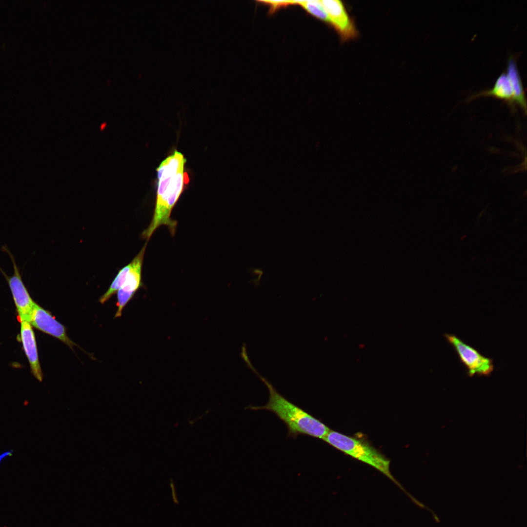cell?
<instances>
[{
	"label": "cell",
	"mask_w": 527,
	"mask_h": 527,
	"mask_svg": "<svg viewBox=\"0 0 527 527\" xmlns=\"http://www.w3.org/2000/svg\"><path fill=\"white\" fill-rule=\"evenodd\" d=\"M30 323L36 328L59 339L71 348L77 345L68 337L64 325L57 321L50 312L37 303L32 309Z\"/></svg>",
	"instance_id": "obj_8"
},
{
	"label": "cell",
	"mask_w": 527,
	"mask_h": 527,
	"mask_svg": "<svg viewBox=\"0 0 527 527\" xmlns=\"http://www.w3.org/2000/svg\"><path fill=\"white\" fill-rule=\"evenodd\" d=\"M186 162L183 155L175 150L157 168L158 180L156 205L152 221L142 233L143 238L148 240L162 225L167 226L171 235L175 233L177 223L171 219L170 215L183 189Z\"/></svg>",
	"instance_id": "obj_1"
},
{
	"label": "cell",
	"mask_w": 527,
	"mask_h": 527,
	"mask_svg": "<svg viewBox=\"0 0 527 527\" xmlns=\"http://www.w3.org/2000/svg\"><path fill=\"white\" fill-rule=\"evenodd\" d=\"M513 89V103L514 106L518 104L527 113V101L525 90L522 83L517 64L516 58L513 55H510L507 60V72Z\"/></svg>",
	"instance_id": "obj_11"
},
{
	"label": "cell",
	"mask_w": 527,
	"mask_h": 527,
	"mask_svg": "<svg viewBox=\"0 0 527 527\" xmlns=\"http://www.w3.org/2000/svg\"><path fill=\"white\" fill-rule=\"evenodd\" d=\"M481 96H492L504 100L511 107H514L513 103V89L509 79L505 71L498 77L491 88L473 94L468 97L466 100L469 101Z\"/></svg>",
	"instance_id": "obj_10"
},
{
	"label": "cell",
	"mask_w": 527,
	"mask_h": 527,
	"mask_svg": "<svg viewBox=\"0 0 527 527\" xmlns=\"http://www.w3.org/2000/svg\"><path fill=\"white\" fill-rule=\"evenodd\" d=\"M1 250L7 253L11 260L13 274L12 276H8L1 267L0 272L8 283L20 322L25 321L30 323L31 312L36 303L31 298L22 281L21 275L13 254L5 245L2 246Z\"/></svg>",
	"instance_id": "obj_5"
},
{
	"label": "cell",
	"mask_w": 527,
	"mask_h": 527,
	"mask_svg": "<svg viewBox=\"0 0 527 527\" xmlns=\"http://www.w3.org/2000/svg\"><path fill=\"white\" fill-rule=\"evenodd\" d=\"M327 13L329 24L340 35L343 41L356 38L358 35L353 20L348 15L343 4L339 0H320Z\"/></svg>",
	"instance_id": "obj_6"
},
{
	"label": "cell",
	"mask_w": 527,
	"mask_h": 527,
	"mask_svg": "<svg viewBox=\"0 0 527 527\" xmlns=\"http://www.w3.org/2000/svg\"><path fill=\"white\" fill-rule=\"evenodd\" d=\"M13 451L12 450H8L2 452L0 454V464L1 463L2 460L8 456H11L12 455Z\"/></svg>",
	"instance_id": "obj_15"
},
{
	"label": "cell",
	"mask_w": 527,
	"mask_h": 527,
	"mask_svg": "<svg viewBox=\"0 0 527 527\" xmlns=\"http://www.w3.org/2000/svg\"><path fill=\"white\" fill-rule=\"evenodd\" d=\"M20 336L31 372L34 377L41 382L43 375L38 357L35 336L32 325L29 322H20Z\"/></svg>",
	"instance_id": "obj_9"
},
{
	"label": "cell",
	"mask_w": 527,
	"mask_h": 527,
	"mask_svg": "<svg viewBox=\"0 0 527 527\" xmlns=\"http://www.w3.org/2000/svg\"><path fill=\"white\" fill-rule=\"evenodd\" d=\"M432 515H433V517L434 518V519L435 521L437 523H440L441 522V521L440 520V519H439V517L437 516V515H436L435 513H434Z\"/></svg>",
	"instance_id": "obj_16"
},
{
	"label": "cell",
	"mask_w": 527,
	"mask_h": 527,
	"mask_svg": "<svg viewBox=\"0 0 527 527\" xmlns=\"http://www.w3.org/2000/svg\"><path fill=\"white\" fill-rule=\"evenodd\" d=\"M147 243L130 263L131 267L122 285L117 291L118 310L115 317L122 316V311L127 303L142 284V268Z\"/></svg>",
	"instance_id": "obj_7"
},
{
	"label": "cell",
	"mask_w": 527,
	"mask_h": 527,
	"mask_svg": "<svg viewBox=\"0 0 527 527\" xmlns=\"http://www.w3.org/2000/svg\"><path fill=\"white\" fill-rule=\"evenodd\" d=\"M295 4L300 5L313 16L329 24L328 15L320 0H295Z\"/></svg>",
	"instance_id": "obj_12"
},
{
	"label": "cell",
	"mask_w": 527,
	"mask_h": 527,
	"mask_svg": "<svg viewBox=\"0 0 527 527\" xmlns=\"http://www.w3.org/2000/svg\"><path fill=\"white\" fill-rule=\"evenodd\" d=\"M131 267L130 263L122 268L117 274L106 292L101 296L99 301L104 304L121 287L125 282L126 276Z\"/></svg>",
	"instance_id": "obj_13"
},
{
	"label": "cell",
	"mask_w": 527,
	"mask_h": 527,
	"mask_svg": "<svg viewBox=\"0 0 527 527\" xmlns=\"http://www.w3.org/2000/svg\"><path fill=\"white\" fill-rule=\"evenodd\" d=\"M322 440L336 449L377 469L395 483L412 501L415 500V498L406 492L391 474L390 460L367 442L332 430Z\"/></svg>",
	"instance_id": "obj_3"
},
{
	"label": "cell",
	"mask_w": 527,
	"mask_h": 527,
	"mask_svg": "<svg viewBox=\"0 0 527 527\" xmlns=\"http://www.w3.org/2000/svg\"><path fill=\"white\" fill-rule=\"evenodd\" d=\"M241 356L247 367L264 384L269 391V399L264 406L247 407L252 410H267L274 413L286 426L288 436L295 438L299 435H305L323 439L330 430L320 420L291 403L278 393L267 379L262 376L255 368L247 356L245 349L242 350Z\"/></svg>",
	"instance_id": "obj_2"
},
{
	"label": "cell",
	"mask_w": 527,
	"mask_h": 527,
	"mask_svg": "<svg viewBox=\"0 0 527 527\" xmlns=\"http://www.w3.org/2000/svg\"><path fill=\"white\" fill-rule=\"evenodd\" d=\"M444 337L454 349L469 377L474 375L488 376L491 374L494 368L491 359L483 356L454 334H445Z\"/></svg>",
	"instance_id": "obj_4"
},
{
	"label": "cell",
	"mask_w": 527,
	"mask_h": 527,
	"mask_svg": "<svg viewBox=\"0 0 527 527\" xmlns=\"http://www.w3.org/2000/svg\"><path fill=\"white\" fill-rule=\"evenodd\" d=\"M259 1L270 6L271 12H274L280 8L295 4V0H260Z\"/></svg>",
	"instance_id": "obj_14"
}]
</instances>
